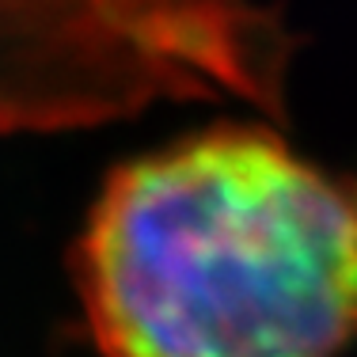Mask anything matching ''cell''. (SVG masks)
Masks as SVG:
<instances>
[{
  "instance_id": "obj_2",
  "label": "cell",
  "mask_w": 357,
  "mask_h": 357,
  "mask_svg": "<svg viewBox=\"0 0 357 357\" xmlns=\"http://www.w3.org/2000/svg\"><path fill=\"white\" fill-rule=\"evenodd\" d=\"M293 38L248 0H0V130H73L160 99L282 114Z\"/></svg>"
},
{
  "instance_id": "obj_1",
  "label": "cell",
  "mask_w": 357,
  "mask_h": 357,
  "mask_svg": "<svg viewBox=\"0 0 357 357\" xmlns=\"http://www.w3.org/2000/svg\"><path fill=\"white\" fill-rule=\"evenodd\" d=\"M107 357H335L357 335V183L259 126L107 178L80 248Z\"/></svg>"
}]
</instances>
